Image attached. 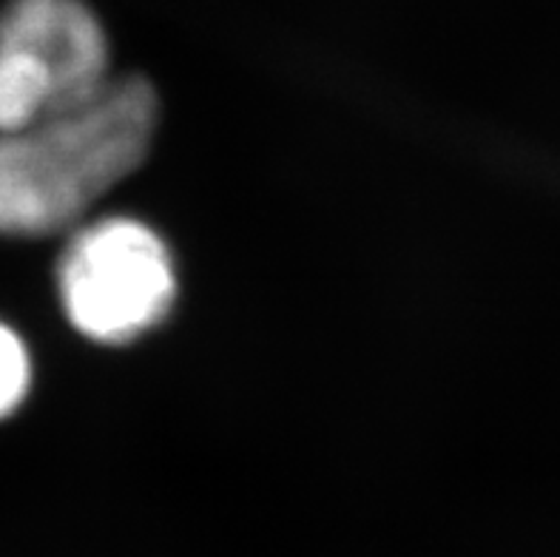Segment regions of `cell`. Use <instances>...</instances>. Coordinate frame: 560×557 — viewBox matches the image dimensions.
<instances>
[{
    "label": "cell",
    "instance_id": "cell-1",
    "mask_svg": "<svg viewBox=\"0 0 560 557\" xmlns=\"http://www.w3.org/2000/svg\"><path fill=\"white\" fill-rule=\"evenodd\" d=\"M160 103L140 74L92 100L0 135V233L51 236L78 225L149 156Z\"/></svg>",
    "mask_w": 560,
    "mask_h": 557
},
{
    "label": "cell",
    "instance_id": "cell-2",
    "mask_svg": "<svg viewBox=\"0 0 560 557\" xmlns=\"http://www.w3.org/2000/svg\"><path fill=\"white\" fill-rule=\"evenodd\" d=\"M57 288L74 330L100 345H126L168 316L177 274L149 225L112 217L71 236Z\"/></svg>",
    "mask_w": 560,
    "mask_h": 557
},
{
    "label": "cell",
    "instance_id": "cell-3",
    "mask_svg": "<svg viewBox=\"0 0 560 557\" xmlns=\"http://www.w3.org/2000/svg\"><path fill=\"white\" fill-rule=\"evenodd\" d=\"M0 43L28 51L49 71L63 112L112 80L106 26L85 0H9L0 9Z\"/></svg>",
    "mask_w": 560,
    "mask_h": 557
},
{
    "label": "cell",
    "instance_id": "cell-4",
    "mask_svg": "<svg viewBox=\"0 0 560 557\" xmlns=\"http://www.w3.org/2000/svg\"><path fill=\"white\" fill-rule=\"evenodd\" d=\"M32 387V359L23 339L0 322V418L12 416Z\"/></svg>",
    "mask_w": 560,
    "mask_h": 557
}]
</instances>
